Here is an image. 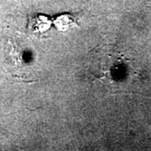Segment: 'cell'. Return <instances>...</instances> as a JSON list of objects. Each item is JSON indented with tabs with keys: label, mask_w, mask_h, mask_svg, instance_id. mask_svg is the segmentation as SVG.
Returning a JSON list of instances; mask_svg holds the SVG:
<instances>
[{
	"label": "cell",
	"mask_w": 151,
	"mask_h": 151,
	"mask_svg": "<svg viewBox=\"0 0 151 151\" xmlns=\"http://www.w3.org/2000/svg\"><path fill=\"white\" fill-rule=\"evenodd\" d=\"M53 24L60 31H66L77 24V22L73 15H70V14H65L55 17L53 20Z\"/></svg>",
	"instance_id": "2"
},
{
	"label": "cell",
	"mask_w": 151,
	"mask_h": 151,
	"mask_svg": "<svg viewBox=\"0 0 151 151\" xmlns=\"http://www.w3.org/2000/svg\"><path fill=\"white\" fill-rule=\"evenodd\" d=\"M52 24L53 20H51L48 16L43 14H37L29 19L28 29L35 34H42L48 31Z\"/></svg>",
	"instance_id": "1"
}]
</instances>
